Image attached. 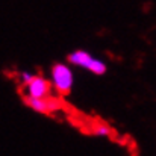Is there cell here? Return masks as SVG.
I'll use <instances>...</instances> for the list:
<instances>
[{"label":"cell","mask_w":156,"mask_h":156,"mask_svg":"<svg viewBox=\"0 0 156 156\" xmlns=\"http://www.w3.org/2000/svg\"><path fill=\"white\" fill-rule=\"evenodd\" d=\"M50 79H52L53 90L59 96H67L70 94L73 88V71L68 65L65 64H55L50 71Z\"/></svg>","instance_id":"cell-1"},{"label":"cell","mask_w":156,"mask_h":156,"mask_svg":"<svg viewBox=\"0 0 156 156\" xmlns=\"http://www.w3.org/2000/svg\"><path fill=\"white\" fill-rule=\"evenodd\" d=\"M68 61L73 65L82 67V68H85V70H88V71H91V73H94L97 76L105 74L106 70H108L106 64H105L102 59L90 55V53L85 52V50H76V52H73L68 56Z\"/></svg>","instance_id":"cell-2"},{"label":"cell","mask_w":156,"mask_h":156,"mask_svg":"<svg viewBox=\"0 0 156 156\" xmlns=\"http://www.w3.org/2000/svg\"><path fill=\"white\" fill-rule=\"evenodd\" d=\"M24 103L27 105L29 108H32L35 112L40 114H53V112H59L61 109L65 108V105L62 102V99L59 97H44V99H34V97H24Z\"/></svg>","instance_id":"cell-3"},{"label":"cell","mask_w":156,"mask_h":156,"mask_svg":"<svg viewBox=\"0 0 156 156\" xmlns=\"http://www.w3.org/2000/svg\"><path fill=\"white\" fill-rule=\"evenodd\" d=\"M52 82L41 76H35L27 85L23 87V96L24 97H34V99H44L52 96Z\"/></svg>","instance_id":"cell-4"},{"label":"cell","mask_w":156,"mask_h":156,"mask_svg":"<svg viewBox=\"0 0 156 156\" xmlns=\"http://www.w3.org/2000/svg\"><path fill=\"white\" fill-rule=\"evenodd\" d=\"M91 133L97 136H111L114 132L106 123H91Z\"/></svg>","instance_id":"cell-5"},{"label":"cell","mask_w":156,"mask_h":156,"mask_svg":"<svg viewBox=\"0 0 156 156\" xmlns=\"http://www.w3.org/2000/svg\"><path fill=\"white\" fill-rule=\"evenodd\" d=\"M37 74H34V73H30V71H20L18 73V80H20V85L21 87H24V85H27L34 77H35Z\"/></svg>","instance_id":"cell-6"}]
</instances>
